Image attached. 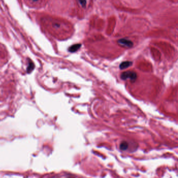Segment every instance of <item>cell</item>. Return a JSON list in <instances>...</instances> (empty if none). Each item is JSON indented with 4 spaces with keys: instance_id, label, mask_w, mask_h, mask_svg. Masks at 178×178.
<instances>
[{
    "instance_id": "cell-4",
    "label": "cell",
    "mask_w": 178,
    "mask_h": 178,
    "mask_svg": "<svg viewBox=\"0 0 178 178\" xmlns=\"http://www.w3.org/2000/svg\"><path fill=\"white\" fill-rule=\"evenodd\" d=\"M132 64H133V63L132 62H130V61L123 62L121 63V64L120 65V68L121 69H125V68L130 67V66H131L132 65Z\"/></svg>"
},
{
    "instance_id": "cell-1",
    "label": "cell",
    "mask_w": 178,
    "mask_h": 178,
    "mask_svg": "<svg viewBox=\"0 0 178 178\" xmlns=\"http://www.w3.org/2000/svg\"><path fill=\"white\" fill-rule=\"evenodd\" d=\"M121 78L123 80L130 79L132 81H134L137 78V74L133 71H126L122 73Z\"/></svg>"
},
{
    "instance_id": "cell-5",
    "label": "cell",
    "mask_w": 178,
    "mask_h": 178,
    "mask_svg": "<svg viewBox=\"0 0 178 178\" xmlns=\"http://www.w3.org/2000/svg\"><path fill=\"white\" fill-rule=\"evenodd\" d=\"M34 68V64L31 60H29L28 62V65L27 68V72L28 73H31L33 70Z\"/></svg>"
},
{
    "instance_id": "cell-3",
    "label": "cell",
    "mask_w": 178,
    "mask_h": 178,
    "mask_svg": "<svg viewBox=\"0 0 178 178\" xmlns=\"http://www.w3.org/2000/svg\"><path fill=\"white\" fill-rule=\"evenodd\" d=\"M81 44H75L72 45L68 48V50L69 52L72 53L76 52L79 49H80V48L81 47Z\"/></svg>"
},
{
    "instance_id": "cell-6",
    "label": "cell",
    "mask_w": 178,
    "mask_h": 178,
    "mask_svg": "<svg viewBox=\"0 0 178 178\" xmlns=\"http://www.w3.org/2000/svg\"><path fill=\"white\" fill-rule=\"evenodd\" d=\"M128 144L126 141H123L120 144V149L123 151H125L128 148Z\"/></svg>"
},
{
    "instance_id": "cell-7",
    "label": "cell",
    "mask_w": 178,
    "mask_h": 178,
    "mask_svg": "<svg viewBox=\"0 0 178 178\" xmlns=\"http://www.w3.org/2000/svg\"><path fill=\"white\" fill-rule=\"evenodd\" d=\"M79 2L80 3V4H81V5L83 8H85L86 6V0H79Z\"/></svg>"
},
{
    "instance_id": "cell-2",
    "label": "cell",
    "mask_w": 178,
    "mask_h": 178,
    "mask_svg": "<svg viewBox=\"0 0 178 178\" xmlns=\"http://www.w3.org/2000/svg\"><path fill=\"white\" fill-rule=\"evenodd\" d=\"M118 43L121 46L126 48H131L133 46V43L132 41L124 38L119 39Z\"/></svg>"
},
{
    "instance_id": "cell-8",
    "label": "cell",
    "mask_w": 178,
    "mask_h": 178,
    "mask_svg": "<svg viewBox=\"0 0 178 178\" xmlns=\"http://www.w3.org/2000/svg\"><path fill=\"white\" fill-rule=\"evenodd\" d=\"M32 1H34V2H36V1H38V0H32Z\"/></svg>"
}]
</instances>
